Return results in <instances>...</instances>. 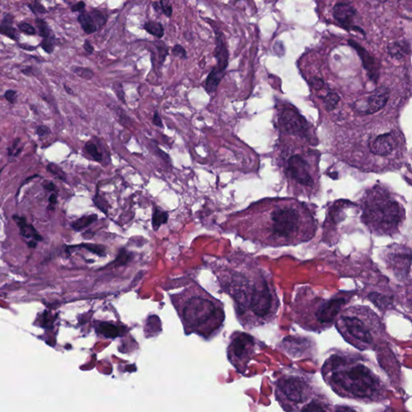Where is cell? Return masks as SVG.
<instances>
[{"mask_svg": "<svg viewBox=\"0 0 412 412\" xmlns=\"http://www.w3.org/2000/svg\"><path fill=\"white\" fill-rule=\"evenodd\" d=\"M221 228L262 246L281 248L307 242L317 231L312 204L294 197H268L230 214Z\"/></svg>", "mask_w": 412, "mask_h": 412, "instance_id": "1", "label": "cell"}, {"mask_svg": "<svg viewBox=\"0 0 412 412\" xmlns=\"http://www.w3.org/2000/svg\"><path fill=\"white\" fill-rule=\"evenodd\" d=\"M222 293L234 302L235 316L245 329L274 322L280 301L273 279L250 254L233 251L209 261Z\"/></svg>", "mask_w": 412, "mask_h": 412, "instance_id": "2", "label": "cell"}, {"mask_svg": "<svg viewBox=\"0 0 412 412\" xmlns=\"http://www.w3.org/2000/svg\"><path fill=\"white\" fill-rule=\"evenodd\" d=\"M324 382L341 397L375 401L382 397L384 382L362 360L344 352L331 354L322 366Z\"/></svg>", "mask_w": 412, "mask_h": 412, "instance_id": "3", "label": "cell"}, {"mask_svg": "<svg viewBox=\"0 0 412 412\" xmlns=\"http://www.w3.org/2000/svg\"><path fill=\"white\" fill-rule=\"evenodd\" d=\"M177 299L186 332L210 338L221 330L225 320L224 304L200 285L192 283Z\"/></svg>", "mask_w": 412, "mask_h": 412, "instance_id": "4", "label": "cell"}, {"mask_svg": "<svg viewBox=\"0 0 412 412\" xmlns=\"http://www.w3.org/2000/svg\"><path fill=\"white\" fill-rule=\"evenodd\" d=\"M361 220L373 234L392 236L399 232L405 221L404 207L386 187L373 186L360 200Z\"/></svg>", "mask_w": 412, "mask_h": 412, "instance_id": "5", "label": "cell"}, {"mask_svg": "<svg viewBox=\"0 0 412 412\" xmlns=\"http://www.w3.org/2000/svg\"><path fill=\"white\" fill-rule=\"evenodd\" d=\"M344 304V299L326 300L308 286H302L296 292L291 311L294 322L302 328L320 333L336 322Z\"/></svg>", "mask_w": 412, "mask_h": 412, "instance_id": "6", "label": "cell"}, {"mask_svg": "<svg viewBox=\"0 0 412 412\" xmlns=\"http://www.w3.org/2000/svg\"><path fill=\"white\" fill-rule=\"evenodd\" d=\"M335 324L347 342L360 349L373 348L383 333L379 317L364 306L344 309L338 315Z\"/></svg>", "mask_w": 412, "mask_h": 412, "instance_id": "7", "label": "cell"}, {"mask_svg": "<svg viewBox=\"0 0 412 412\" xmlns=\"http://www.w3.org/2000/svg\"><path fill=\"white\" fill-rule=\"evenodd\" d=\"M317 394L311 381L302 375H284L276 382V399L287 412H300Z\"/></svg>", "mask_w": 412, "mask_h": 412, "instance_id": "8", "label": "cell"}, {"mask_svg": "<svg viewBox=\"0 0 412 412\" xmlns=\"http://www.w3.org/2000/svg\"><path fill=\"white\" fill-rule=\"evenodd\" d=\"M284 174L290 184V193L295 197L311 199L318 191L317 180L312 173L308 162L300 155L289 158L285 165Z\"/></svg>", "mask_w": 412, "mask_h": 412, "instance_id": "9", "label": "cell"}, {"mask_svg": "<svg viewBox=\"0 0 412 412\" xmlns=\"http://www.w3.org/2000/svg\"><path fill=\"white\" fill-rule=\"evenodd\" d=\"M215 31L216 48L214 51V56L217 60V65L212 70L206 78L205 90L207 92H215L217 87L219 86L220 83L222 80L223 77L225 75V70H226L229 64V52L225 45V40L223 39V34L218 31Z\"/></svg>", "mask_w": 412, "mask_h": 412, "instance_id": "10", "label": "cell"}, {"mask_svg": "<svg viewBox=\"0 0 412 412\" xmlns=\"http://www.w3.org/2000/svg\"><path fill=\"white\" fill-rule=\"evenodd\" d=\"M386 262L398 279H404L408 275L412 256L410 250L396 246L386 251Z\"/></svg>", "mask_w": 412, "mask_h": 412, "instance_id": "11", "label": "cell"}, {"mask_svg": "<svg viewBox=\"0 0 412 412\" xmlns=\"http://www.w3.org/2000/svg\"><path fill=\"white\" fill-rule=\"evenodd\" d=\"M399 146V136L395 131L370 137L368 140L369 153L375 157L386 158L392 156Z\"/></svg>", "mask_w": 412, "mask_h": 412, "instance_id": "12", "label": "cell"}, {"mask_svg": "<svg viewBox=\"0 0 412 412\" xmlns=\"http://www.w3.org/2000/svg\"><path fill=\"white\" fill-rule=\"evenodd\" d=\"M279 119L287 134L304 139L308 138L309 129L307 120L294 107L283 109Z\"/></svg>", "mask_w": 412, "mask_h": 412, "instance_id": "13", "label": "cell"}, {"mask_svg": "<svg viewBox=\"0 0 412 412\" xmlns=\"http://www.w3.org/2000/svg\"><path fill=\"white\" fill-rule=\"evenodd\" d=\"M356 11L346 3H338L334 8V17L341 26L349 29L354 28V18Z\"/></svg>", "mask_w": 412, "mask_h": 412, "instance_id": "14", "label": "cell"}, {"mask_svg": "<svg viewBox=\"0 0 412 412\" xmlns=\"http://www.w3.org/2000/svg\"><path fill=\"white\" fill-rule=\"evenodd\" d=\"M389 100V93L385 87L377 89L365 101V113L374 114L384 108Z\"/></svg>", "mask_w": 412, "mask_h": 412, "instance_id": "15", "label": "cell"}, {"mask_svg": "<svg viewBox=\"0 0 412 412\" xmlns=\"http://www.w3.org/2000/svg\"><path fill=\"white\" fill-rule=\"evenodd\" d=\"M300 412H334L324 396L317 394L311 401L301 409Z\"/></svg>", "mask_w": 412, "mask_h": 412, "instance_id": "16", "label": "cell"}, {"mask_svg": "<svg viewBox=\"0 0 412 412\" xmlns=\"http://www.w3.org/2000/svg\"><path fill=\"white\" fill-rule=\"evenodd\" d=\"M12 218L19 226V230H20V234L22 236L26 238H33L34 240L39 241V242L43 240L42 235L36 231L35 227L32 225H28L25 217L14 215Z\"/></svg>", "mask_w": 412, "mask_h": 412, "instance_id": "17", "label": "cell"}, {"mask_svg": "<svg viewBox=\"0 0 412 412\" xmlns=\"http://www.w3.org/2000/svg\"><path fill=\"white\" fill-rule=\"evenodd\" d=\"M14 23V16L10 13L5 14L1 20L0 32L2 35L8 36L13 40H19V35L16 29L12 26Z\"/></svg>", "mask_w": 412, "mask_h": 412, "instance_id": "18", "label": "cell"}, {"mask_svg": "<svg viewBox=\"0 0 412 412\" xmlns=\"http://www.w3.org/2000/svg\"><path fill=\"white\" fill-rule=\"evenodd\" d=\"M77 21L81 25L83 30L87 34H92L98 30L94 18L90 11H83L77 16Z\"/></svg>", "mask_w": 412, "mask_h": 412, "instance_id": "19", "label": "cell"}, {"mask_svg": "<svg viewBox=\"0 0 412 412\" xmlns=\"http://www.w3.org/2000/svg\"><path fill=\"white\" fill-rule=\"evenodd\" d=\"M143 28L148 33L158 39H161L164 36V28L161 23L156 22V21H148L145 24Z\"/></svg>", "mask_w": 412, "mask_h": 412, "instance_id": "20", "label": "cell"}, {"mask_svg": "<svg viewBox=\"0 0 412 412\" xmlns=\"http://www.w3.org/2000/svg\"><path fill=\"white\" fill-rule=\"evenodd\" d=\"M98 331L104 337L109 338H114L119 335V329L118 327L109 322L101 323L98 326Z\"/></svg>", "mask_w": 412, "mask_h": 412, "instance_id": "21", "label": "cell"}, {"mask_svg": "<svg viewBox=\"0 0 412 412\" xmlns=\"http://www.w3.org/2000/svg\"><path fill=\"white\" fill-rule=\"evenodd\" d=\"M97 219H98V215H96V214L83 216L81 218H79V219L76 220L75 221H73L71 226L74 231H80L83 230V229L87 228L89 225H91V224L94 223Z\"/></svg>", "mask_w": 412, "mask_h": 412, "instance_id": "22", "label": "cell"}, {"mask_svg": "<svg viewBox=\"0 0 412 412\" xmlns=\"http://www.w3.org/2000/svg\"><path fill=\"white\" fill-rule=\"evenodd\" d=\"M168 214L166 212H163L159 208H154L153 214H152V227L154 231H157L162 224L167 222Z\"/></svg>", "mask_w": 412, "mask_h": 412, "instance_id": "23", "label": "cell"}, {"mask_svg": "<svg viewBox=\"0 0 412 412\" xmlns=\"http://www.w3.org/2000/svg\"><path fill=\"white\" fill-rule=\"evenodd\" d=\"M408 45L405 42H399L392 44L389 46V52L394 56H403L406 54V52H408Z\"/></svg>", "mask_w": 412, "mask_h": 412, "instance_id": "24", "label": "cell"}, {"mask_svg": "<svg viewBox=\"0 0 412 412\" xmlns=\"http://www.w3.org/2000/svg\"><path fill=\"white\" fill-rule=\"evenodd\" d=\"M85 149L95 161L101 162L102 160V155L98 150V147L96 146L94 142H91V141H88L85 145Z\"/></svg>", "mask_w": 412, "mask_h": 412, "instance_id": "25", "label": "cell"}, {"mask_svg": "<svg viewBox=\"0 0 412 412\" xmlns=\"http://www.w3.org/2000/svg\"><path fill=\"white\" fill-rule=\"evenodd\" d=\"M73 248H81L87 251H90L91 253L96 254L98 256L103 257L106 255V249L104 246L95 244L83 243L78 245H73Z\"/></svg>", "mask_w": 412, "mask_h": 412, "instance_id": "26", "label": "cell"}, {"mask_svg": "<svg viewBox=\"0 0 412 412\" xmlns=\"http://www.w3.org/2000/svg\"><path fill=\"white\" fill-rule=\"evenodd\" d=\"M35 23H36V28L39 31V36L44 38H47L51 36L52 30H51L48 23L45 19H42V18H37L35 20Z\"/></svg>", "mask_w": 412, "mask_h": 412, "instance_id": "27", "label": "cell"}, {"mask_svg": "<svg viewBox=\"0 0 412 412\" xmlns=\"http://www.w3.org/2000/svg\"><path fill=\"white\" fill-rule=\"evenodd\" d=\"M72 71L73 73H75L76 75L85 79V80H90L94 76V71L88 68L73 66L72 67Z\"/></svg>", "mask_w": 412, "mask_h": 412, "instance_id": "28", "label": "cell"}, {"mask_svg": "<svg viewBox=\"0 0 412 412\" xmlns=\"http://www.w3.org/2000/svg\"><path fill=\"white\" fill-rule=\"evenodd\" d=\"M339 101V96L334 93H328L324 98V107H325L326 110L328 111H333L337 107V103Z\"/></svg>", "mask_w": 412, "mask_h": 412, "instance_id": "29", "label": "cell"}, {"mask_svg": "<svg viewBox=\"0 0 412 412\" xmlns=\"http://www.w3.org/2000/svg\"><path fill=\"white\" fill-rule=\"evenodd\" d=\"M155 46L157 49L158 54H159V64L163 65V62L166 60L168 55H169V48L164 42L161 40L155 42Z\"/></svg>", "mask_w": 412, "mask_h": 412, "instance_id": "30", "label": "cell"}, {"mask_svg": "<svg viewBox=\"0 0 412 412\" xmlns=\"http://www.w3.org/2000/svg\"><path fill=\"white\" fill-rule=\"evenodd\" d=\"M90 12L93 18H94L98 29L102 28L106 25L107 20V15H104L101 11L94 9L92 11H90Z\"/></svg>", "mask_w": 412, "mask_h": 412, "instance_id": "31", "label": "cell"}, {"mask_svg": "<svg viewBox=\"0 0 412 412\" xmlns=\"http://www.w3.org/2000/svg\"><path fill=\"white\" fill-rule=\"evenodd\" d=\"M55 40H56V39H55V36L51 35L49 37L45 38L39 45H40V47L43 49L45 52L49 53V54H51V53H53V50H54Z\"/></svg>", "mask_w": 412, "mask_h": 412, "instance_id": "32", "label": "cell"}, {"mask_svg": "<svg viewBox=\"0 0 412 412\" xmlns=\"http://www.w3.org/2000/svg\"><path fill=\"white\" fill-rule=\"evenodd\" d=\"M130 257L131 255L128 253V251L125 249L120 250L119 253H118V257H117L114 262L117 266H124L127 264L130 260Z\"/></svg>", "mask_w": 412, "mask_h": 412, "instance_id": "33", "label": "cell"}, {"mask_svg": "<svg viewBox=\"0 0 412 412\" xmlns=\"http://www.w3.org/2000/svg\"><path fill=\"white\" fill-rule=\"evenodd\" d=\"M47 169L49 173H53V175L57 176L60 180H64V181L66 180V173L63 172V170L59 166L55 164V163H49L47 166Z\"/></svg>", "mask_w": 412, "mask_h": 412, "instance_id": "34", "label": "cell"}, {"mask_svg": "<svg viewBox=\"0 0 412 412\" xmlns=\"http://www.w3.org/2000/svg\"><path fill=\"white\" fill-rule=\"evenodd\" d=\"M28 7L29 9L32 11L34 15H38V14H45L47 12V10L45 9V7L42 5L40 3L37 1H34L31 4H28Z\"/></svg>", "mask_w": 412, "mask_h": 412, "instance_id": "35", "label": "cell"}, {"mask_svg": "<svg viewBox=\"0 0 412 412\" xmlns=\"http://www.w3.org/2000/svg\"><path fill=\"white\" fill-rule=\"evenodd\" d=\"M21 139L19 138H17L15 139V140L13 141V143L11 146L8 147V155L9 156H18L19 153H20L21 151H22V148L19 149L18 148V145H19V142H20Z\"/></svg>", "mask_w": 412, "mask_h": 412, "instance_id": "36", "label": "cell"}, {"mask_svg": "<svg viewBox=\"0 0 412 412\" xmlns=\"http://www.w3.org/2000/svg\"><path fill=\"white\" fill-rule=\"evenodd\" d=\"M113 90H114V93L116 94L118 99L122 101V103H124V104H126L125 92H124L122 85L119 83H114V84L113 85Z\"/></svg>", "mask_w": 412, "mask_h": 412, "instance_id": "37", "label": "cell"}, {"mask_svg": "<svg viewBox=\"0 0 412 412\" xmlns=\"http://www.w3.org/2000/svg\"><path fill=\"white\" fill-rule=\"evenodd\" d=\"M18 28H19L21 32L27 34V35H31V36L35 35L36 32L35 28H34L32 25L27 22L19 23V25H18Z\"/></svg>", "mask_w": 412, "mask_h": 412, "instance_id": "38", "label": "cell"}, {"mask_svg": "<svg viewBox=\"0 0 412 412\" xmlns=\"http://www.w3.org/2000/svg\"><path fill=\"white\" fill-rule=\"evenodd\" d=\"M173 55L176 57H179L181 59H187V53H186V49L183 48V46L180 45H175L174 47L172 49Z\"/></svg>", "mask_w": 412, "mask_h": 412, "instance_id": "39", "label": "cell"}, {"mask_svg": "<svg viewBox=\"0 0 412 412\" xmlns=\"http://www.w3.org/2000/svg\"><path fill=\"white\" fill-rule=\"evenodd\" d=\"M159 4L161 6L162 12H163V15H166L167 17L172 16L173 10L170 3L168 2V1H160Z\"/></svg>", "mask_w": 412, "mask_h": 412, "instance_id": "40", "label": "cell"}, {"mask_svg": "<svg viewBox=\"0 0 412 412\" xmlns=\"http://www.w3.org/2000/svg\"><path fill=\"white\" fill-rule=\"evenodd\" d=\"M4 98L11 104H15L17 101V92L14 90H8L4 94Z\"/></svg>", "mask_w": 412, "mask_h": 412, "instance_id": "41", "label": "cell"}, {"mask_svg": "<svg viewBox=\"0 0 412 412\" xmlns=\"http://www.w3.org/2000/svg\"><path fill=\"white\" fill-rule=\"evenodd\" d=\"M36 135H38L39 137H44L46 136V135H49V134H51V130L49 127L45 125H42L39 126L37 128H36Z\"/></svg>", "mask_w": 412, "mask_h": 412, "instance_id": "42", "label": "cell"}, {"mask_svg": "<svg viewBox=\"0 0 412 412\" xmlns=\"http://www.w3.org/2000/svg\"><path fill=\"white\" fill-rule=\"evenodd\" d=\"M86 6H87L86 3L83 2V1H80V2L72 6L71 11L73 12H83L85 8H86Z\"/></svg>", "mask_w": 412, "mask_h": 412, "instance_id": "43", "label": "cell"}, {"mask_svg": "<svg viewBox=\"0 0 412 412\" xmlns=\"http://www.w3.org/2000/svg\"><path fill=\"white\" fill-rule=\"evenodd\" d=\"M153 123L155 124V125H156V127H158V128H163V122H162V118H160V116H159V113H158V111H156V112H155V114H154Z\"/></svg>", "mask_w": 412, "mask_h": 412, "instance_id": "44", "label": "cell"}, {"mask_svg": "<svg viewBox=\"0 0 412 412\" xmlns=\"http://www.w3.org/2000/svg\"><path fill=\"white\" fill-rule=\"evenodd\" d=\"M83 48H84L85 50L87 51V53H90V54H92L94 53V47H93V45L89 42L88 39H86V42H84V45H83Z\"/></svg>", "mask_w": 412, "mask_h": 412, "instance_id": "45", "label": "cell"}, {"mask_svg": "<svg viewBox=\"0 0 412 412\" xmlns=\"http://www.w3.org/2000/svg\"><path fill=\"white\" fill-rule=\"evenodd\" d=\"M312 86H313V88L318 90V89H320L323 87V81L320 79L313 78V81H312Z\"/></svg>", "mask_w": 412, "mask_h": 412, "instance_id": "46", "label": "cell"}, {"mask_svg": "<svg viewBox=\"0 0 412 412\" xmlns=\"http://www.w3.org/2000/svg\"><path fill=\"white\" fill-rule=\"evenodd\" d=\"M334 412H357L354 409L348 407H343V406H339V407H336Z\"/></svg>", "mask_w": 412, "mask_h": 412, "instance_id": "47", "label": "cell"}, {"mask_svg": "<svg viewBox=\"0 0 412 412\" xmlns=\"http://www.w3.org/2000/svg\"><path fill=\"white\" fill-rule=\"evenodd\" d=\"M18 45H19V47L20 48V49H24V50L32 51L36 49V47H35V46L26 45V44H19Z\"/></svg>", "mask_w": 412, "mask_h": 412, "instance_id": "48", "label": "cell"}, {"mask_svg": "<svg viewBox=\"0 0 412 412\" xmlns=\"http://www.w3.org/2000/svg\"><path fill=\"white\" fill-rule=\"evenodd\" d=\"M152 7H153L154 10H155L156 12L159 14H163V12H162L161 6H160L159 2L152 3Z\"/></svg>", "mask_w": 412, "mask_h": 412, "instance_id": "49", "label": "cell"}, {"mask_svg": "<svg viewBox=\"0 0 412 412\" xmlns=\"http://www.w3.org/2000/svg\"><path fill=\"white\" fill-rule=\"evenodd\" d=\"M44 188H45V190H49V191H55L56 190V186L53 182H49L48 184H45L44 186Z\"/></svg>", "mask_w": 412, "mask_h": 412, "instance_id": "50", "label": "cell"}, {"mask_svg": "<svg viewBox=\"0 0 412 412\" xmlns=\"http://www.w3.org/2000/svg\"><path fill=\"white\" fill-rule=\"evenodd\" d=\"M49 201L51 204H56V201H57V197H56V194H52V195L49 197Z\"/></svg>", "mask_w": 412, "mask_h": 412, "instance_id": "51", "label": "cell"}, {"mask_svg": "<svg viewBox=\"0 0 412 412\" xmlns=\"http://www.w3.org/2000/svg\"><path fill=\"white\" fill-rule=\"evenodd\" d=\"M21 73H24V74H25V75H30V73H32V68H26V69H25V70H21Z\"/></svg>", "mask_w": 412, "mask_h": 412, "instance_id": "52", "label": "cell"}, {"mask_svg": "<svg viewBox=\"0 0 412 412\" xmlns=\"http://www.w3.org/2000/svg\"><path fill=\"white\" fill-rule=\"evenodd\" d=\"M64 89L66 90V92L68 94H70V95H73V91L71 88L68 87L67 85L64 84Z\"/></svg>", "mask_w": 412, "mask_h": 412, "instance_id": "53", "label": "cell"}, {"mask_svg": "<svg viewBox=\"0 0 412 412\" xmlns=\"http://www.w3.org/2000/svg\"><path fill=\"white\" fill-rule=\"evenodd\" d=\"M28 245L30 248H36L37 243L35 241H30V242H28Z\"/></svg>", "mask_w": 412, "mask_h": 412, "instance_id": "54", "label": "cell"}]
</instances>
